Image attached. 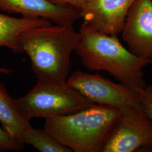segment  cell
<instances>
[{"mask_svg":"<svg viewBox=\"0 0 152 152\" xmlns=\"http://www.w3.org/2000/svg\"><path fill=\"white\" fill-rule=\"evenodd\" d=\"M67 83L95 104L121 111L140 105L136 92L122 83H115L98 74L73 72Z\"/></svg>","mask_w":152,"mask_h":152,"instance_id":"cell-5","label":"cell"},{"mask_svg":"<svg viewBox=\"0 0 152 152\" xmlns=\"http://www.w3.org/2000/svg\"><path fill=\"white\" fill-rule=\"evenodd\" d=\"M22 143L32 145L40 152H72L45 130L29 128L24 134Z\"/></svg>","mask_w":152,"mask_h":152,"instance_id":"cell-12","label":"cell"},{"mask_svg":"<svg viewBox=\"0 0 152 152\" xmlns=\"http://www.w3.org/2000/svg\"><path fill=\"white\" fill-rule=\"evenodd\" d=\"M135 92L141 108L152 122V85H146Z\"/></svg>","mask_w":152,"mask_h":152,"instance_id":"cell-13","label":"cell"},{"mask_svg":"<svg viewBox=\"0 0 152 152\" xmlns=\"http://www.w3.org/2000/svg\"><path fill=\"white\" fill-rule=\"evenodd\" d=\"M150 145H151V147H152V137H151V141H150Z\"/></svg>","mask_w":152,"mask_h":152,"instance_id":"cell-17","label":"cell"},{"mask_svg":"<svg viewBox=\"0 0 152 152\" xmlns=\"http://www.w3.org/2000/svg\"><path fill=\"white\" fill-rule=\"evenodd\" d=\"M15 71L9 69V68H3L0 66V73H3L7 75H10L13 72H14Z\"/></svg>","mask_w":152,"mask_h":152,"instance_id":"cell-16","label":"cell"},{"mask_svg":"<svg viewBox=\"0 0 152 152\" xmlns=\"http://www.w3.org/2000/svg\"><path fill=\"white\" fill-rule=\"evenodd\" d=\"M0 10L24 17L44 18L58 25L73 24L80 18L75 9L56 5L48 0H0Z\"/></svg>","mask_w":152,"mask_h":152,"instance_id":"cell-9","label":"cell"},{"mask_svg":"<svg viewBox=\"0 0 152 152\" xmlns=\"http://www.w3.org/2000/svg\"><path fill=\"white\" fill-rule=\"evenodd\" d=\"M24 145L16 141L2 127H0V152L20 151Z\"/></svg>","mask_w":152,"mask_h":152,"instance_id":"cell-14","label":"cell"},{"mask_svg":"<svg viewBox=\"0 0 152 152\" xmlns=\"http://www.w3.org/2000/svg\"><path fill=\"white\" fill-rule=\"evenodd\" d=\"M152 122L141 105L121 111L101 152H132L151 147Z\"/></svg>","mask_w":152,"mask_h":152,"instance_id":"cell-6","label":"cell"},{"mask_svg":"<svg viewBox=\"0 0 152 152\" xmlns=\"http://www.w3.org/2000/svg\"><path fill=\"white\" fill-rule=\"evenodd\" d=\"M52 23L41 18H14L0 12V47L15 54L23 53L20 44L22 34L34 28L49 26Z\"/></svg>","mask_w":152,"mask_h":152,"instance_id":"cell-10","label":"cell"},{"mask_svg":"<svg viewBox=\"0 0 152 152\" xmlns=\"http://www.w3.org/2000/svg\"><path fill=\"white\" fill-rule=\"evenodd\" d=\"M16 100L29 121L65 115L95 104L67 82L45 80H38L27 94Z\"/></svg>","mask_w":152,"mask_h":152,"instance_id":"cell-4","label":"cell"},{"mask_svg":"<svg viewBox=\"0 0 152 152\" xmlns=\"http://www.w3.org/2000/svg\"><path fill=\"white\" fill-rule=\"evenodd\" d=\"M136 0H87L80 10L83 23L100 32L117 36L122 32Z\"/></svg>","mask_w":152,"mask_h":152,"instance_id":"cell-7","label":"cell"},{"mask_svg":"<svg viewBox=\"0 0 152 152\" xmlns=\"http://www.w3.org/2000/svg\"><path fill=\"white\" fill-rule=\"evenodd\" d=\"M73 24L34 28L22 34L20 44L38 80L66 82L72 53L80 40Z\"/></svg>","mask_w":152,"mask_h":152,"instance_id":"cell-2","label":"cell"},{"mask_svg":"<svg viewBox=\"0 0 152 152\" xmlns=\"http://www.w3.org/2000/svg\"><path fill=\"white\" fill-rule=\"evenodd\" d=\"M121 110L95 104L71 114L45 119L44 130L75 152H101Z\"/></svg>","mask_w":152,"mask_h":152,"instance_id":"cell-3","label":"cell"},{"mask_svg":"<svg viewBox=\"0 0 152 152\" xmlns=\"http://www.w3.org/2000/svg\"><path fill=\"white\" fill-rule=\"evenodd\" d=\"M51 3L61 6L71 7L78 11L81 9L82 7L87 2V0H48Z\"/></svg>","mask_w":152,"mask_h":152,"instance_id":"cell-15","label":"cell"},{"mask_svg":"<svg viewBox=\"0 0 152 152\" xmlns=\"http://www.w3.org/2000/svg\"><path fill=\"white\" fill-rule=\"evenodd\" d=\"M76 52L90 71L108 72L121 83L136 92L147 85L142 69L152 60L141 58L126 49L117 37L100 32L83 23Z\"/></svg>","mask_w":152,"mask_h":152,"instance_id":"cell-1","label":"cell"},{"mask_svg":"<svg viewBox=\"0 0 152 152\" xmlns=\"http://www.w3.org/2000/svg\"><path fill=\"white\" fill-rule=\"evenodd\" d=\"M0 122L16 141L22 144L24 133L32 126L5 86L0 83Z\"/></svg>","mask_w":152,"mask_h":152,"instance_id":"cell-11","label":"cell"},{"mask_svg":"<svg viewBox=\"0 0 152 152\" xmlns=\"http://www.w3.org/2000/svg\"><path fill=\"white\" fill-rule=\"evenodd\" d=\"M121 33L131 52L152 60V0L134 2Z\"/></svg>","mask_w":152,"mask_h":152,"instance_id":"cell-8","label":"cell"}]
</instances>
